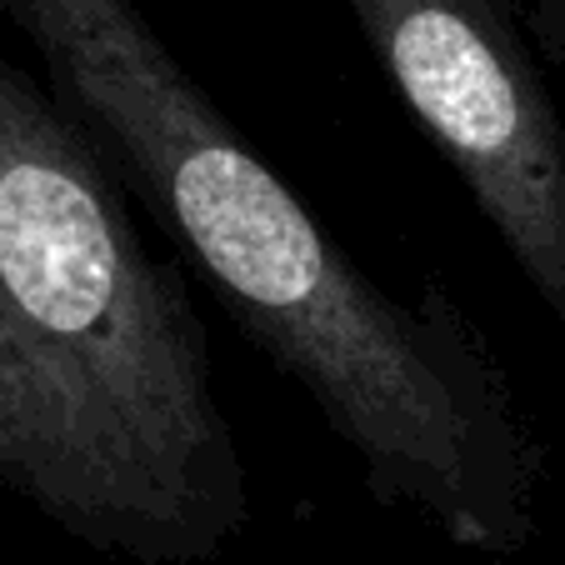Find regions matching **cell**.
<instances>
[{
  "instance_id": "obj_1",
  "label": "cell",
  "mask_w": 565,
  "mask_h": 565,
  "mask_svg": "<svg viewBox=\"0 0 565 565\" xmlns=\"http://www.w3.org/2000/svg\"><path fill=\"white\" fill-rule=\"evenodd\" d=\"M201 286L306 391L375 505L466 555L535 541L541 440L491 335L440 280L365 276L181 65L140 0H0Z\"/></svg>"
},
{
  "instance_id": "obj_2",
  "label": "cell",
  "mask_w": 565,
  "mask_h": 565,
  "mask_svg": "<svg viewBox=\"0 0 565 565\" xmlns=\"http://www.w3.org/2000/svg\"><path fill=\"white\" fill-rule=\"evenodd\" d=\"M0 486L130 565H211L250 525L181 256L110 156L0 55Z\"/></svg>"
},
{
  "instance_id": "obj_3",
  "label": "cell",
  "mask_w": 565,
  "mask_h": 565,
  "mask_svg": "<svg viewBox=\"0 0 565 565\" xmlns=\"http://www.w3.org/2000/svg\"><path fill=\"white\" fill-rule=\"evenodd\" d=\"M345 11L565 331V120L511 0H345Z\"/></svg>"
},
{
  "instance_id": "obj_4",
  "label": "cell",
  "mask_w": 565,
  "mask_h": 565,
  "mask_svg": "<svg viewBox=\"0 0 565 565\" xmlns=\"http://www.w3.org/2000/svg\"><path fill=\"white\" fill-rule=\"evenodd\" d=\"M511 11L521 15L535 51L565 65V0H511Z\"/></svg>"
}]
</instances>
